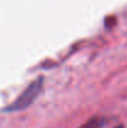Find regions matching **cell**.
Returning a JSON list of instances; mask_svg holds the SVG:
<instances>
[{
  "label": "cell",
  "instance_id": "cell-1",
  "mask_svg": "<svg viewBox=\"0 0 127 128\" xmlns=\"http://www.w3.org/2000/svg\"><path fill=\"white\" fill-rule=\"evenodd\" d=\"M41 87H42V77H39V78H36L35 81H33L30 85L28 86L20 93V96H18L14 100V102L11 104H9L5 110L14 111V110H21V108L28 107L36 98V96L39 94V92L41 90Z\"/></svg>",
  "mask_w": 127,
  "mask_h": 128
},
{
  "label": "cell",
  "instance_id": "cell-2",
  "mask_svg": "<svg viewBox=\"0 0 127 128\" xmlns=\"http://www.w3.org/2000/svg\"><path fill=\"white\" fill-rule=\"evenodd\" d=\"M116 128H125V127H122V126H120V127H116Z\"/></svg>",
  "mask_w": 127,
  "mask_h": 128
}]
</instances>
